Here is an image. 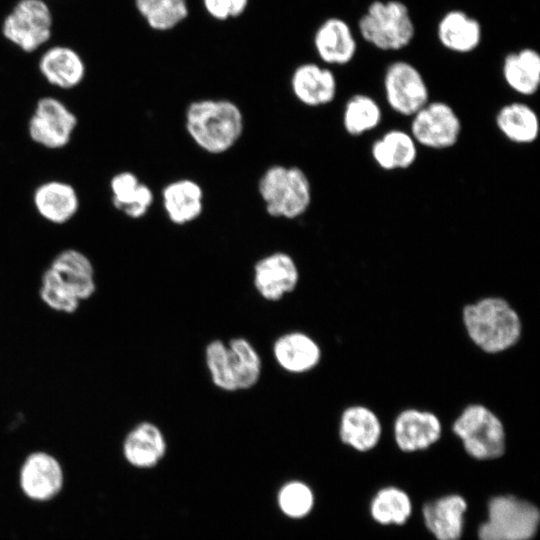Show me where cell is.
Returning <instances> with one entry per match:
<instances>
[{
	"label": "cell",
	"instance_id": "obj_1",
	"mask_svg": "<svg viewBox=\"0 0 540 540\" xmlns=\"http://www.w3.org/2000/svg\"><path fill=\"white\" fill-rule=\"evenodd\" d=\"M461 322L469 341L488 355L512 349L523 334L520 314L501 296H485L467 303L461 311Z\"/></svg>",
	"mask_w": 540,
	"mask_h": 540
},
{
	"label": "cell",
	"instance_id": "obj_2",
	"mask_svg": "<svg viewBox=\"0 0 540 540\" xmlns=\"http://www.w3.org/2000/svg\"><path fill=\"white\" fill-rule=\"evenodd\" d=\"M189 137L203 151L219 155L233 148L244 132V116L239 106L228 99H199L185 111Z\"/></svg>",
	"mask_w": 540,
	"mask_h": 540
},
{
	"label": "cell",
	"instance_id": "obj_3",
	"mask_svg": "<svg viewBox=\"0 0 540 540\" xmlns=\"http://www.w3.org/2000/svg\"><path fill=\"white\" fill-rule=\"evenodd\" d=\"M448 430L461 442L465 453L476 460L497 459L506 452L505 424L484 404L470 403L463 407Z\"/></svg>",
	"mask_w": 540,
	"mask_h": 540
},
{
	"label": "cell",
	"instance_id": "obj_4",
	"mask_svg": "<svg viewBox=\"0 0 540 540\" xmlns=\"http://www.w3.org/2000/svg\"><path fill=\"white\" fill-rule=\"evenodd\" d=\"M257 188L266 212L274 218L296 219L311 205L310 180L297 166L275 164L268 167Z\"/></svg>",
	"mask_w": 540,
	"mask_h": 540
},
{
	"label": "cell",
	"instance_id": "obj_5",
	"mask_svg": "<svg viewBox=\"0 0 540 540\" xmlns=\"http://www.w3.org/2000/svg\"><path fill=\"white\" fill-rule=\"evenodd\" d=\"M414 33L405 4L397 0H375L358 20L356 36L381 52L395 53L411 43Z\"/></svg>",
	"mask_w": 540,
	"mask_h": 540
},
{
	"label": "cell",
	"instance_id": "obj_6",
	"mask_svg": "<svg viewBox=\"0 0 540 540\" xmlns=\"http://www.w3.org/2000/svg\"><path fill=\"white\" fill-rule=\"evenodd\" d=\"M540 514L532 503L513 496H497L488 505V520L478 530L479 540H530Z\"/></svg>",
	"mask_w": 540,
	"mask_h": 540
},
{
	"label": "cell",
	"instance_id": "obj_7",
	"mask_svg": "<svg viewBox=\"0 0 540 540\" xmlns=\"http://www.w3.org/2000/svg\"><path fill=\"white\" fill-rule=\"evenodd\" d=\"M78 117L60 98L45 95L37 99L27 122L29 139L41 148L67 147L78 126Z\"/></svg>",
	"mask_w": 540,
	"mask_h": 540
},
{
	"label": "cell",
	"instance_id": "obj_8",
	"mask_svg": "<svg viewBox=\"0 0 540 540\" xmlns=\"http://www.w3.org/2000/svg\"><path fill=\"white\" fill-rule=\"evenodd\" d=\"M382 86L390 109L401 116L412 117L430 101L426 76L404 59H395L386 65Z\"/></svg>",
	"mask_w": 540,
	"mask_h": 540
},
{
	"label": "cell",
	"instance_id": "obj_9",
	"mask_svg": "<svg viewBox=\"0 0 540 540\" xmlns=\"http://www.w3.org/2000/svg\"><path fill=\"white\" fill-rule=\"evenodd\" d=\"M53 15L44 0H19L3 20L6 40L25 53H32L52 36Z\"/></svg>",
	"mask_w": 540,
	"mask_h": 540
},
{
	"label": "cell",
	"instance_id": "obj_10",
	"mask_svg": "<svg viewBox=\"0 0 540 540\" xmlns=\"http://www.w3.org/2000/svg\"><path fill=\"white\" fill-rule=\"evenodd\" d=\"M409 132L418 146L444 150L459 141L462 123L450 104L429 101L412 116Z\"/></svg>",
	"mask_w": 540,
	"mask_h": 540
},
{
	"label": "cell",
	"instance_id": "obj_11",
	"mask_svg": "<svg viewBox=\"0 0 540 540\" xmlns=\"http://www.w3.org/2000/svg\"><path fill=\"white\" fill-rule=\"evenodd\" d=\"M18 483L23 495L31 501L47 502L55 498L64 485V470L59 459L49 451L33 450L23 459Z\"/></svg>",
	"mask_w": 540,
	"mask_h": 540
},
{
	"label": "cell",
	"instance_id": "obj_12",
	"mask_svg": "<svg viewBox=\"0 0 540 540\" xmlns=\"http://www.w3.org/2000/svg\"><path fill=\"white\" fill-rule=\"evenodd\" d=\"M444 425L434 412L416 407L399 411L391 424V436L397 448L405 453L424 451L443 437Z\"/></svg>",
	"mask_w": 540,
	"mask_h": 540
},
{
	"label": "cell",
	"instance_id": "obj_13",
	"mask_svg": "<svg viewBox=\"0 0 540 540\" xmlns=\"http://www.w3.org/2000/svg\"><path fill=\"white\" fill-rule=\"evenodd\" d=\"M312 46L321 63L346 67L355 58L358 43L350 25L339 17L323 20L312 34Z\"/></svg>",
	"mask_w": 540,
	"mask_h": 540
},
{
	"label": "cell",
	"instance_id": "obj_14",
	"mask_svg": "<svg viewBox=\"0 0 540 540\" xmlns=\"http://www.w3.org/2000/svg\"><path fill=\"white\" fill-rule=\"evenodd\" d=\"M300 273L292 256L273 252L254 265L253 283L259 295L268 301H278L298 285Z\"/></svg>",
	"mask_w": 540,
	"mask_h": 540
},
{
	"label": "cell",
	"instance_id": "obj_15",
	"mask_svg": "<svg viewBox=\"0 0 540 540\" xmlns=\"http://www.w3.org/2000/svg\"><path fill=\"white\" fill-rule=\"evenodd\" d=\"M340 441L358 452L375 449L383 438V424L369 406L354 403L342 409L337 422Z\"/></svg>",
	"mask_w": 540,
	"mask_h": 540
},
{
	"label": "cell",
	"instance_id": "obj_16",
	"mask_svg": "<svg viewBox=\"0 0 540 540\" xmlns=\"http://www.w3.org/2000/svg\"><path fill=\"white\" fill-rule=\"evenodd\" d=\"M32 204L43 220L59 226L77 215L81 203L74 185L65 180L49 179L34 188Z\"/></svg>",
	"mask_w": 540,
	"mask_h": 540
},
{
	"label": "cell",
	"instance_id": "obj_17",
	"mask_svg": "<svg viewBox=\"0 0 540 540\" xmlns=\"http://www.w3.org/2000/svg\"><path fill=\"white\" fill-rule=\"evenodd\" d=\"M290 85L294 97L307 107H322L334 101L338 82L331 67L317 62L298 65L291 75Z\"/></svg>",
	"mask_w": 540,
	"mask_h": 540
},
{
	"label": "cell",
	"instance_id": "obj_18",
	"mask_svg": "<svg viewBox=\"0 0 540 540\" xmlns=\"http://www.w3.org/2000/svg\"><path fill=\"white\" fill-rule=\"evenodd\" d=\"M38 70L50 86L64 91L77 88L86 76L84 59L66 45H54L45 50L39 58Z\"/></svg>",
	"mask_w": 540,
	"mask_h": 540
},
{
	"label": "cell",
	"instance_id": "obj_19",
	"mask_svg": "<svg viewBox=\"0 0 540 540\" xmlns=\"http://www.w3.org/2000/svg\"><path fill=\"white\" fill-rule=\"evenodd\" d=\"M273 355L279 366L287 372L303 374L316 370L323 361V349L311 335L288 332L276 339Z\"/></svg>",
	"mask_w": 540,
	"mask_h": 540
},
{
	"label": "cell",
	"instance_id": "obj_20",
	"mask_svg": "<svg viewBox=\"0 0 540 540\" xmlns=\"http://www.w3.org/2000/svg\"><path fill=\"white\" fill-rule=\"evenodd\" d=\"M48 267L81 302L95 294V268L84 252L76 248H65L53 257Z\"/></svg>",
	"mask_w": 540,
	"mask_h": 540
},
{
	"label": "cell",
	"instance_id": "obj_21",
	"mask_svg": "<svg viewBox=\"0 0 540 540\" xmlns=\"http://www.w3.org/2000/svg\"><path fill=\"white\" fill-rule=\"evenodd\" d=\"M164 211L175 225L197 220L204 209V191L195 180L182 178L165 185L161 192Z\"/></svg>",
	"mask_w": 540,
	"mask_h": 540
},
{
	"label": "cell",
	"instance_id": "obj_22",
	"mask_svg": "<svg viewBox=\"0 0 540 540\" xmlns=\"http://www.w3.org/2000/svg\"><path fill=\"white\" fill-rule=\"evenodd\" d=\"M500 75L508 88L530 97L540 88V52L524 47L506 53L500 64Z\"/></svg>",
	"mask_w": 540,
	"mask_h": 540
},
{
	"label": "cell",
	"instance_id": "obj_23",
	"mask_svg": "<svg viewBox=\"0 0 540 540\" xmlns=\"http://www.w3.org/2000/svg\"><path fill=\"white\" fill-rule=\"evenodd\" d=\"M111 204L126 217L143 218L154 203L152 189L132 171H120L109 180Z\"/></svg>",
	"mask_w": 540,
	"mask_h": 540
},
{
	"label": "cell",
	"instance_id": "obj_24",
	"mask_svg": "<svg viewBox=\"0 0 540 540\" xmlns=\"http://www.w3.org/2000/svg\"><path fill=\"white\" fill-rule=\"evenodd\" d=\"M436 36L448 52L465 55L475 51L482 37L478 20L458 9L446 12L438 21Z\"/></svg>",
	"mask_w": 540,
	"mask_h": 540
},
{
	"label": "cell",
	"instance_id": "obj_25",
	"mask_svg": "<svg viewBox=\"0 0 540 540\" xmlns=\"http://www.w3.org/2000/svg\"><path fill=\"white\" fill-rule=\"evenodd\" d=\"M165 450L166 442L161 430L148 421L135 425L122 442L124 459L136 468L155 466L164 456Z\"/></svg>",
	"mask_w": 540,
	"mask_h": 540
},
{
	"label": "cell",
	"instance_id": "obj_26",
	"mask_svg": "<svg viewBox=\"0 0 540 540\" xmlns=\"http://www.w3.org/2000/svg\"><path fill=\"white\" fill-rule=\"evenodd\" d=\"M371 156L384 171L405 170L416 162L418 145L409 131L391 129L372 143Z\"/></svg>",
	"mask_w": 540,
	"mask_h": 540
},
{
	"label": "cell",
	"instance_id": "obj_27",
	"mask_svg": "<svg viewBox=\"0 0 540 540\" xmlns=\"http://www.w3.org/2000/svg\"><path fill=\"white\" fill-rule=\"evenodd\" d=\"M495 125L510 142L518 145L532 144L540 134V119L532 106L514 101L499 108Z\"/></svg>",
	"mask_w": 540,
	"mask_h": 540
},
{
	"label": "cell",
	"instance_id": "obj_28",
	"mask_svg": "<svg viewBox=\"0 0 540 540\" xmlns=\"http://www.w3.org/2000/svg\"><path fill=\"white\" fill-rule=\"evenodd\" d=\"M467 505L459 495H449L427 503L423 517L427 528L438 540H459Z\"/></svg>",
	"mask_w": 540,
	"mask_h": 540
},
{
	"label": "cell",
	"instance_id": "obj_29",
	"mask_svg": "<svg viewBox=\"0 0 540 540\" xmlns=\"http://www.w3.org/2000/svg\"><path fill=\"white\" fill-rule=\"evenodd\" d=\"M228 363L237 390L252 388L260 379L261 359L245 338H233L227 345Z\"/></svg>",
	"mask_w": 540,
	"mask_h": 540
},
{
	"label": "cell",
	"instance_id": "obj_30",
	"mask_svg": "<svg viewBox=\"0 0 540 540\" xmlns=\"http://www.w3.org/2000/svg\"><path fill=\"white\" fill-rule=\"evenodd\" d=\"M382 118V109L376 99L357 93L347 99L344 105L342 124L347 134L358 137L376 129Z\"/></svg>",
	"mask_w": 540,
	"mask_h": 540
},
{
	"label": "cell",
	"instance_id": "obj_31",
	"mask_svg": "<svg viewBox=\"0 0 540 540\" xmlns=\"http://www.w3.org/2000/svg\"><path fill=\"white\" fill-rule=\"evenodd\" d=\"M138 13L155 31L175 28L189 15L187 0H134Z\"/></svg>",
	"mask_w": 540,
	"mask_h": 540
},
{
	"label": "cell",
	"instance_id": "obj_32",
	"mask_svg": "<svg viewBox=\"0 0 540 540\" xmlns=\"http://www.w3.org/2000/svg\"><path fill=\"white\" fill-rule=\"evenodd\" d=\"M411 510L408 495L395 487L380 490L371 503V515L381 524H403Z\"/></svg>",
	"mask_w": 540,
	"mask_h": 540
},
{
	"label": "cell",
	"instance_id": "obj_33",
	"mask_svg": "<svg viewBox=\"0 0 540 540\" xmlns=\"http://www.w3.org/2000/svg\"><path fill=\"white\" fill-rule=\"evenodd\" d=\"M39 297L48 308L64 314L75 313L81 304L78 297L49 267L41 276Z\"/></svg>",
	"mask_w": 540,
	"mask_h": 540
},
{
	"label": "cell",
	"instance_id": "obj_34",
	"mask_svg": "<svg viewBox=\"0 0 540 540\" xmlns=\"http://www.w3.org/2000/svg\"><path fill=\"white\" fill-rule=\"evenodd\" d=\"M205 361L212 382L224 391H236L228 363V348L221 340L211 341L205 348Z\"/></svg>",
	"mask_w": 540,
	"mask_h": 540
},
{
	"label": "cell",
	"instance_id": "obj_35",
	"mask_svg": "<svg viewBox=\"0 0 540 540\" xmlns=\"http://www.w3.org/2000/svg\"><path fill=\"white\" fill-rule=\"evenodd\" d=\"M278 501L282 511L291 517H303L311 510L313 495L301 482H290L279 492Z\"/></svg>",
	"mask_w": 540,
	"mask_h": 540
},
{
	"label": "cell",
	"instance_id": "obj_36",
	"mask_svg": "<svg viewBox=\"0 0 540 540\" xmlns=\"http://www.w3.org/2000/svg\"><path fill=\"white\" fill-rule=\"evenodd\" d=\"M205 11L214 19L232 18V0H202Z\"/></svg>",
	"mask_w": 540,
	"mask_h": 540
},
{
	"label": "cell",
	"instance_id": "obj_37",
	"mask_svg": "<svg viewBox=\"0 0 540 540\" xmlns=\"http://www.w3.org/2000/svg\"><path fill=\"white\" fill-rule=\"evenodd\" d=\"M249 0H232V18L241 16L247 9Z\"/></svg>",
	"mask_w": 540,
	"mask_h": 540
}]
</instances>
